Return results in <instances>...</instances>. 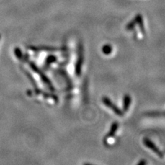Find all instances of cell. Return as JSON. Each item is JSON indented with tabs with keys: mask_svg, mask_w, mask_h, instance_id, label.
<instances>
[{
	"mask_svg": "<svg viewBox=\"0 0 165 165\" xmlns=\"http://www.w3.org/2000/svg\"><path fill=\"white\" fill-rule=\"evenodd\" d=\"M102 51H103V53L105 54V55H109V54L112 53V47L109 45H104L103 47V49H102Z\"/></svg>",
	"mask_w": 165,
	"mask_h": 165,
	"instance_id": "cell-5",
	"label": "cell"
},
{
	"mask_svg": "<svg viewBox=\"0 0 165 165\" xmlns=\"http://www.w3.org/2000/svg\"><path fill=\"white\" fill-rule=\"evenodd\" d=\"M144 145L147 147L149 148V149H151V151H153L154 153H156L158 156H160V157L161 158L163 157V153H162V152L156 147V145L151 141V140L148 138L144 139Z\"/></svg>",
	"mask_w": 165,
	"mask_h": 165,
	"instance_id": "cell-2",
	"label": "cell"
},
{
	"mask_svg": "<svg viewBox=\"0 0 165 165\" xmlns=\"http://www.w3.org/2000/svg\"><path fill=\"white\" fill-rule=\"evenodd\" d=\"M131 101V97L129 95H125L124 97V105H123L125 111L128 110L129 106H130Z\"/></svg>",
	"mask_w": 165,
	"mask_h": 165,
	"instance_id": "cell-3",
	"label": "cell"
},
{
	"mask_svg": "<svg viewBox=\"0 0 165 165\" xmlns=\"http://www.w3.org/2000/svg\"><path fill=\"white\" fill-rule=\"evenodd\" d=\"M118 123L114 122V124L112 125V127H111V130L110 131V133L107 134V137H112L113 135H114L115 133H116L117 129H118Z\"/></svg>",
	"mask_w": 165,
	"mask_h": 165,
	"instance_id": "cell-4",
	"label": "cell"
},
{
	"mask_svg": "<svg viewBox=\"0 0 165 165\" xmlns=\"http://www.w3.org/2000/svg\"><path fill=\"white\" fill-rule=\"evenodd\" d=\"M102 101H103V103L105 104L108 108H110V109L112 110L115 114H116L119 116H123V112L119 109L117 106L115 105L112 101H111V100L109 99V98L105 97H103V99H102Z\"/></svg>",
	"mask_w": 165,
	"mask_h": 165,
	"instance_id": "cell-1",
	"label": "cell"
}]
</instances>
